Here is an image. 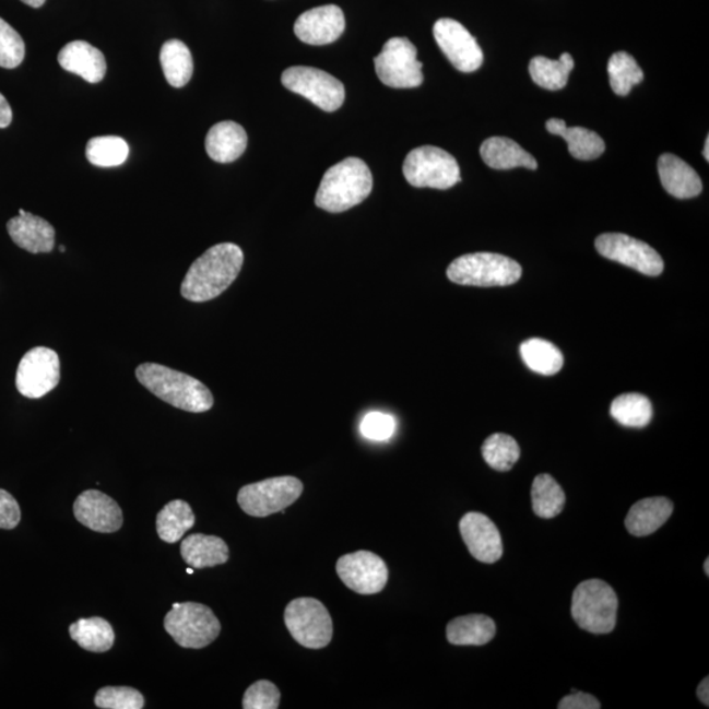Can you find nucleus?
<instances>
[{
  "instance_id": "58836bf2",
  "label": "nucleus",
  "mask_w": 709,
  "mask_h": 709,
  "mask_svg": "<svg viewBox=\"0 0 709 709\" xmlns=\"http://www.w3.org/2000/svg\"><path fill=\"white\" fill-rule=\"evenodd\" d=\"M25 57V44L21 35L0 17V68L15 69Z\"/></svg>"
},
{
  "instance_id": "c756f323",
  "label": "nucleus",
  "mask_w": 709,
  "mask_h": 709,
  "mask_svg": "<svg viewBox=\"0 0 709 709\" xmlns=\"http://www.w3.org/2000/svg\"><path fill=\"white\" fill-rule=\"evenodd\" d=\"M197 522L191 506L185 500H173L157 516V532L165 543H178Z\"/></svg>"
},
{
  "instance_id": "de8ad7c7",
  "label": "nucleus",
  "mask_w": 709,
  "mask_h": 709,
  "mask_svg": "<svg viewBox=\"0 0 709 709\" xmlns=\"http://www.w3.org/2000/svg\"><path fill=\"white\" fill-rule=\"evenodd\" d=\"M708 147H709V139H708V137H707L706 147H705V151H702V155H705V158H706L707 161L709 159Z\"/></svg>"
},
{
  "instance_id": "b1692460",
  "label": "nucleus",
  "mask_w": 709,
  "mask_h": 709,
  "mask_svg": "<svg viewBox=\"0 0 709 709\" xmlns=\"http://www.w3.org/2000/svg\"><path fill=\"white\" fill-rule=\"evenodd\" d=\"M481 158L494 170H511L516 167H525L537 170V161L525 152L516 141L506 137H492L483 142L480 149Z\"/></svg>"
},
{
  "instance_id": "aec40b11",
  "label": "nucleus",
  "mask_w": 709,
  "mask_h": 709,
  "mask_svg": "<svg viewBox=\"0 0 709 709\" xmlns=\"http://www.w3.org/2000/svg\"><path fill=\"white\" fill-rule=\"evenodd\" d=\"M58 63L62 69L83 78L90 83H99L107 73L106 58L99 49L86 42H73L64 45Z\"/></svg>"
},
{
  "instance_id": "9d476101",
  "label": "nucleus",
  "mask_w": 709,
  "mask_h": 709,
  "mask_svg": "<svg viewBox=\"0 0 709 709\" xmlns=\"http://www.w3.org/2000/svg\"><path fill=\"white\" fill-rule=\"evenodd\" d=\"M418 51L406 37H393L375 58L376 74L392 88H415L423 83Z\"/></svg>"
},
{
  "instance_id": "f03ea898",
  "label": "nucleus",
  "mask_w": 709,
  "mask_h": 709,
  "mask_svg": "<svg viewBox=\"0 0 709 709\" xmlns=\"http://www.w3.org/2000/svg\"><path fill=\"white\" fill-rule=\"evenodd\" d=\"M135 377L149 392L185 412L205 413L213 406V394L205 383L179 370L144 363L137 367Z\"/></svg>"
},
{
  "instance_id": "f3484780",
  "label": "nucleus",
  "mask_w": 709,
  "mask_h": 709,
  "mask_svg": "<svg viewBox=\"0 0 709 709\" xmlns=\"http://www.w3.org/2000/svg\"><path fill=\"white\" fill-rule=\"evenodd\" d=\"M346 29V19L338 5H321L304 12L295 23V34L305 44L328 45L340 38Z\"/></svg>"
},
{
  "instance_id": "ea45409f",
  "label": "nucleus",
  "mask_w": 709,
  "mask_h": 709,
  "mask_svg": "<svg viewBox=\"0 0 709 709\" xmlns=\"http://www.w3.org/2000/svg\"><path fill=\"white\" fill-rule=\"evenodd\" d=\"M279 688L270 681H258L246 689L243 707L245 709H277L280 706Z\"/></svg>"
},
{
  "instance_id": "ddd939ff",
  "label": "nucleus",
  "mask_w": 709,
  "mask_h": 709,
  "mask_svg": "<svg viewBox=\"0 0 709 709\" xmlns=\"http://www.w3.org/2000/svg\"><path fill=\"white\" fill-rule=\"evenodd\" d=\"M596 251L614 262L630 267L647 276L663 272V260L648 244L622 233H606L595 240Z\"/></svg>"
},
{
  "instance_id": "6ab92c4d",
  "label": "nucleus",
  "mask_w": 709,
  "mask_h": 709,
  "mask_svg": "<svg viewBox=\"0 0 709 709\" xmlns=\"http://www.w3.org/2000/svg\"><path fill=\"white\" fill-rule=\"evenodd\" d=\"M8 232L14 244L25 251L45 253L55 249V227L47 220L24 210L9 221Z\"/></svg>"
},
{
  "instance_id": "4468645a",
  "label": "nucleus",
  "mask_w": 709,
  "mask_h": 709,
  "mask_svg": "<svg viewBox=\"0 0 709 709\" xmlns=\"http://www.w3.org/2000/svg\"><path fill=\"white\" fill-rule=\"evenodd\" d=\"M336 574L350 590L362 595H374L386 589L389 570L380 556L368 551L344 555L336 563Z\"/></svg>"
},
{
  "instance_id": "393cba45",
  "label": "nucleus",
  "mask_w": 709,
  "mask_h": 709,
  "mask_svg": "<svg viewBox=\"0 0 709 709\" xmlns=\"http://www.w3.org/2000/svg\"><path fill=\"white\" fill-rule=\"evenodd\" d=\"M181 557L194 569L213 568L229 559V546L217 536L193 533L180 546Z\"/></svg>"
},
{
  "instance_id": "bb28decb",
  "label": "nucleus",
  "mask_w": 709,
  "mask_h": 709,
  "mask_svg": "<svg viewBox=\"0 0 709 709\" xmlns=\"http://www.w3.org/2000/svg\"><path fill=\"white\" fill-rule=\"evenodd\" d=\"M497 627L492 617L486 615H466L448 623L447 640L452 646L481 647L491 642L496 636Z\"/></svg>"
},
{
  "instance_id": "49530a36",
  "label": "nucleus",
  "mask_w": 709,
  "mask_h": 709,
  "mask_svg": "<svg viewBox=\"0 0 709 709\" xmlns=\"http://www.w3.org/2000/svg\"><path fill=\"white\" fill-rule=\"evenodd\" d=\"M22 2L29 5V8L40 9L43 8L45 0H22Z\"/></svg>"
},
{
  "instance_id": "2f4dec72",
  "label": "nucleus",
  "mask_w": 709,
  "mask_h": 709,
  "mask_svg": "<svg viewBox=\"0 0 709 709\" xmlns=\"http://www.w3.org/2000/svg\"><path fill=\"white\" fill-rule=\"evenodd\" d=\"M520 355H522L525 366L540 375H556L564 366L562 351L555 344L540 340V338H532V340L523 342L520 346Z\"/></svg>"
},
{
  "instance_id": "dca6fc26",
  "label": "nucleus",
  "mask_w": 709,
  "mask_h": 709,
  "mask_svg": "<svg viewBox=\"0 0 709 709\" xmlns=\"http://www.w3.org/2000/svg\"><path fill=\"white\" fill-rule=\"evenodd\" d=\"M461 537L468 551L480 563H497L504 553L503 537L491 518L481 512H468L460 520Z\"/></svg>"
},
{
  "instance_id": "37998d69",
  "label": "nucleus",
  "mask_w": 709,
  "mask_h": 709,
  "mask_svg": "<svg viewBox=\"0 0 709 709\" xmlns=\"http://www.w3.org/2000/svg\"><path fill=\"white\" fill-rule=\"evenodd\" d=\"M571 695L558 702V709H601V701L595 696L587 693H577L571 689Z\"/></svg>"
},
{
  "instance_id": "1a4fd4ad",
  "label": "nucleus",
  "mask_w": 709,
  "mask_h": 709,
  "mask_svg": "<svg viewBox=\"0 0 709 709\" xmlns=\"http://www.w3.org/2000/svg\"><path fill=\"white\" fill-rule=\"evenodd\" d=\"M303 492L304 485L296 477H273L244 486L238 492L237 500L247 516L265 518L294 505Z\"/></svg>"
},
{
  "instance_id": "0eeeda50",
  "label": "nucleus",
  "mask_w": 709,
  "mask_h": 709,
  "mask_svg": "<svg viewBox=\"0 0 709 709\" xmlns=\"http://www.w3.org/2000/svg\"><path fill=\"white\" fill-rule=\"evenodd\" d=\"M402 170L407 184L416 188L448 190L461 181L458 161L435 146L414 149L403 162Z\"/></svg>"
},
{
  "instance_id": "e433bc0d",
  "label": "nucleus",
  "mask_w": 709,
  "mask_h": 709,
  "mask_svg": "<svg viewBox=\"0 0 709 709\" xmlns=\"http://www.w3.org/2000/svg\"><path fill=\"white\" fill-rule=\"evenodd\" d=\"M483 458L487 465L498 472L510 471L520 458L517 440L506 434H493L484 441Z\"/></svg>"
},
{
  "instance_id": "f704fd0d",
  "label": "nucleus",
  "mask_w": 709,
  "mask_h": 709,
  "mask_svg": "<svg viewBox=\"0 0 709 709\" xmlns=\"http://www.w3.org/2000/svg\"><path fill=\"white\" fill-rule=\"evenodd\" d=\"M86 157L97 167L120 166L129 157V145L121 137H95L87 142Z\"/></svg>"
},
{
  "instance_id": "4be33fe9",
  "label": "nucleus",
  "mask_w": 709,
  "mask_h": 709,
  "mask_svg": "<svg viewBox=\"0 0 709 709\" xmlns=\"http://www.w3.org/2000/svg\"><path fill=\"white\" fill-rule=\"evenodd\" d=\"M246 147V130L237 122L221 121L206 134V153L218 164H231L237 161L245 153Z\"/></svg>"
},
{
  "instance_id": "c85d7f7f",
  "label": "nucleus",
  "mask_w": 709,
  "mask_h": 709,
  "mask_svg": "<svg viewBox=\"0 0 709 709\" xmlns=\"http://www.w3.org/2000/svg\"><path fill=\"white\" fill-rule=\"evenodd\" d=\"M162 70L170 86L185 87L193 74V60L190 49L180 40H168L161 49Z\"/></svg>"
},
{
  "instance_id": "2eb2a0df",
  "label": "nucleus",
  "mask_w": 709,
  "mask_h": 709,
  "mask_svg": "<svg viewBox=\"0 0 709 709\" xmlns=\"http://www.w3.org/2000/svg\"><path fill=\"white\" fill-rule=\"evenodd\" d=\"M435 42L454 68L463 73H473L484 62L480 45L463 24L453 19H440L434 25Z\"/></svg>"
},
{
  "instance_id": "39448f33",
  "label": "nucleus",
  "mask_w": 709,
  "mask_h": 709,
  "mask_svg": "<svg viewBox=\"0 0 709 709\" xmlns=\"http://www.w3.org/2000/svg\"><path fill=\"white\" fill-rule=\"evenodd\" d=\"M619 600L613 588L602 580L578 584L571 600V616L578 627L590 634L606 635L616 626Z\"/></svg>"
},
{
  "instance_id": "c9c22d12",
  "label": "nucleus",
  "mask_w": 709,
  "mask_h": 709,
  "mask_svg": "<svg viewBox=\"0 0 709 709\" xmlns=\"http://www.w3.org/2000/svg\"><path fill=\"white\" fill-rule=\"evenodd\" d=\"M608 75L611 88L619 96H626L630 90L643 80L639 63L627 51H617L608 61Z\"/></svg>"
},
{
  "instance_id": "3c124183",
  "label": "nucleus",
  "mask_w": 709,
  "mask_h": 709,
  "mask_svg": "<svg viewBox=\"0 0 709 709\" xmlns=\"http://www.w3.org/2000/svg\"><path fill=\"white\" fill-rule=\"evenodd\" d=\"M60 251L64 252V246H60Z\"/></svg>"
},
{
  "instance_id": "f8f14e48",
  "label": "nucleus",
  "mask_w": 709,
  "mask_h": 709,
  "mask_svg": "<svg viewBox=\"0 0 709 709\" xmlns=\"http://www.w3.org/2000/svg\"><path fill=\"white\" fill-rule=\"evenodd\" d=\"M61 380L60 356L55 350L35 347L19 363L16 388L27 399L38 400L54 390Z\"/></svg>"
},
{
  "instance_id": "8fccbe9b",
  "label": "nucleus",
  "mask_w": 709,
  "mask_h": 709,
  "mask_svg": "<svg viewBox=\"0 0 709 709\" xmlns=\"http://www.w3.org/2000/svg\"><path fill=\"white\" fill-rule=\"evenodd\" d=\"M187 574H188V575H193V569L188 568V569H187Z\"/></svg>"
},
{
  "instance_id": "473e14b6",
  "label": "nucleus",
  "mask_w": 709,
  "mask_h": 709,
  "mask_svg": "<svg viewBox=\"0 0 709 709\" xmlns=\"http://www.w3.org/2000/svg\"><path fill=\"white\" fill-rule=\"evenodd\" d=\"M531 497L533 512L544 519L557 517L566 503L563 487L550 474H539L533 480Z\"/></svg>"
},
{
  "instance_id": "423d86ee",
  "label": "nucleus",
  "mask_w": 709,
  "mask_h": 709,
  "mask_svg": "<svg viewBox=\"0 0 709 709\" xmlns=\"http://www.w3.org/2000/svg\"><path fill=\"white\" fill-rule=\"evenodd\" d=\"M165 629L181 648L203 649L217 639L221 624L204 604L174 603L165 617Z\"/></svg>"
},
{
  "instance_id": "79ce46f5",
  "label": "nucleus",
  "mask_w": 709,
  "mask_h": 709,
  "mask_svg": "<svg viewBox=\"0 0 709 709\" xmlns=\"http://www.w3.org/2000/svg\"><path fill=\"white\" fill-rule=\"evenodd\" d=\"M21 507L16 499L9 492L0 489V529H15L21 523Z\"/></svg>"
},
{
  "instance_id": "a211bd4d",
  "label": "nucleus",
  "mask_w": 709,
  "mask_h": 709,
  "mask_svg": "<svg viewBox=\"0 0 709 709\" xmlns=\"http://www.w3.org/2000/svg\"><path fill=\"white\" fill-rule=\"evenodd\" d=\"M74 516L95 532L113 533L122 525V511L114 498L99 491H86L75 499Z\"/></svg>"
},
{
  "instance_id": "20e7f679",
  "label": "nucleus",
  "mask_w": 709,
  "mask_h": 709,
  "mask_svg": "<svg viewBox=\"0 0 709 709\" xmlns=\"http://www.w3.org/2000/svg\"><path fill=\"white\" fill-rule=\"evenodd\" d=\"M447 277L454 284L468 287H506L519 282L522 267L500 253H466L448 267Z\"/></svg>"
},
{
  "instance_id": "7ed1b4c3",
  "label": "nucleus",
  "mask_w": 709,
  "mask_h": 709,
  "mask_svg": "<svg viewBox=\"0 0 709 709\" xmlns=\"http://www.w3.org/2000/svg\"><path fill=\"white\" fill-rule=\"evenodd\" d=\"M374 178L366 162L351 157L330 167L316 194V205L342 213L363 203L373 192Z\"/></svg>"
},
{
  "instance_id": "9b49d317",
  "label": "nucleus",
  "mask_w": 709,
  "mask_h": 709,
  "mask_svg": "<svg viewBox=\"0 0 709 709\" xmlns=\"http://www.w3.org/2000/svg\"><path fill=\"white\" fill-rule=\"evenodd\" d=\"M282 83L292 93L307 97L308 101L327 113L340 109L346 99V90H344L343 83L320 69L288 68L282 75Z\"/></svg>"
},
{
  "instance_id": "a878e982",
  "label": "nucleus",
  "mask_w": 709,
  "mask_h": 709,
  "mask_svg": "<svg viewBox=\"0 0 709 709\" xmlns=\"http://www.w3.org/2000/svg\"><path fill=\"white\" fill-rule=\"evenodd\" d=\"M551 134L563 137L569 146V153L576 159L593 161L600 158L606 151V145L600 134L582 127H568L564 120L550 119L545 123Z\"/></svg>"
},
{
  "instance_id": "cd10ccee",
  "label": "nucleus",
  "mask_w": 709,
  "mask_h": 709,
  "mask_svg": "<svg viewBox=\"0 0 709 709\" xmlns=\"http://www.w3.org/2000/svg\"><path fill=\"white\" fill-rule=\"evenodd\" d=\"M71 639L88 652H108L115 643L113 626L103 617H90L71 624L69 628Z\"/></svg>"
},
{
  "instance_id": "a19ab883",
  "label": "nucleus",
  "mask_w": 709,
  "mask_h": 709,
  "mask_svg": "<svg viewBox=\"0 0 709 709\" xmlns=\"http://www.w3.org/2000/svg\"><path fill=\"white\" fill-rule=\"evenodd\" d=\"M364 438L375 441H383L393 437L395 421L392 415L380 412L368 413L364 416L361 425Z\"/></svg>"
},
{
  "instance_id": "6e6552de",
  "label": "nucleus",
  "mask_w": 709,
  "mask_h": 709,
  "mask_svg": "<svg viewBox=\"0 0 709 709\" xmlns=\"http://www.w3.org/2000/svg\"><path fill=\"white\" fill-rule=\"evenodd\" d=\"M285 626L289 634L304 648H327L333 639V621L330 613L315 598H297L284 613Z\"/></svg>"
},
{
  "instance_id": "5701e85b",
  "label": "nucleus",
  "mask_w": 709,
  "mask_h": 709,
  "mask_svg": "<svg viewBox=\"0 0 709 709\" xmlns=\"http://www.w3.org/2000/svg\"><path fill=\"white\" fill-rule=\"evenodd\" d=\"M674 511L672 500L653 497L639 500L630 507L626 527L630 535L642 537L652 535L665 524Z\"/></svg>"
},
{
  "instance_id": "f257e3e1",
  "label": "nucleus",
  "mask_w": 709,
  "mask_h": 709,
  "mask_svg": "<svg viewBox=\"0 0 709 709\" xmlns=\"http://www.w3.org/2000/svg\"><path fill=\"white\" fill-rule=\"evenodd\" d=\"M244 251L234 244H220L194 260L181 283L188 302L206 303L223 295L236 282L244 265Z\"/></svg>"
},
{
  "instance_id": "c03bdc74",
  "label": "nucleus",
  "mask_w": 709,
  "mask_h": 709,
  "mask_svg": "<svg viewBox=\"0 0 709 709\" xmlns=\"http://www.w3.org/2000/svg\"><path fill=\"white\" fill-rule=\"evenodd\" d=\"M12 121V109L5 97L0 94V129L10 127Z\"/></svg>"
},
{
  "instance_id": "a18cd8bd",
  "label": "nucleus",
  "mask_w": 709,
  "mask_h": 709,
  "mask_svg": "<svg viewBox=\"0 0 709 709\" xmlns=\"http://www.w3.org/2000/svg\"><path fill=\"white\" fill-rule=\"evenodd\" d=\"M698 698L705 705L706 707L709 706V680L708 676L707 678L702 680L700 682V685L698 687Z\"/></svg>"
},
{
  "instance_id": "7c9ffc66",
  "label": "nucleus",
  "mask_w": 709,
  "mask_h": 709,
  "mask_svg": "<svg viewBox=\"0 0 709 709\" xmlns=\"http://www.w3.org/2000/svg\"><path fill=\"white\" fill-rule=\"evenodd\" d=\"M575 60L569 54H563L553 61L542 56L533 57L530 62V75L537 86L550 91L563 90L569 82Z\"/></svg>"
},
{
  "instance_id": "412c9836",
  "label": "nucleus",
  "mask_w": 709,
  "mask_h": 709,
  "mask_svg": "<svg viewBox=\"0 0 709 709\" xmlns=\"http://www.w3.org/2000/svg\"><path fill=\"white\" fill-rule=\"evenodd\" d=\"M659 174L663 188L676 199H693L702 190L698 173L674 154L661 155Z\"/></svg>"
},
{
  "instance_id": "4c0bfd02",
  "label": "nucleus",
  "mask_w": 709,
  "mask_h": 709,
  "mask_svg": "<svg viewBox=\"0 0 709 709\" xmlns=\"http://www.w3.org/2000/svg\"><path fill=\"white\" fill-rule=\"evenodd\" d=\"M95 705L103 709H142L145 699L133 687H104L97 692Z\"/></svg>"
},
{
  "instance_id": "09e8293b",
  "label": "nucleus",
  "mask_w": 709,
  "mask_h": 709,
  "mask_svg": "<svg viewBox=\"0 0 709 709\" xmlns=\"http://www.w3.org/2000/svg\"><path fill=\"white\" fill-rule=\"evenodd\" d=\"M705 571H706V575L709 576V558L706 559Z\"/></svg>"
},
{
  "instance_id": "72a5a7b5",
  "label": "nucleus",
  "mask_w": 709,
  "mask_h": 709,
  "mask_svg": "<svg viewBox=\"0 0 709 709\" xmlns=\"http://www.w3.org/2000/svg\"><path fill=\"white\" fill-rule=\"evenodd\" d=\"M610 412L621 425L634 428L648 426L653 416L652 402L639 393L616 397L611 403Z\"/></svg>"
}]
</instances>
